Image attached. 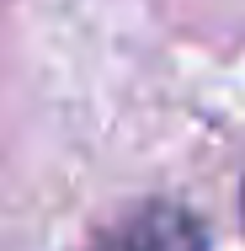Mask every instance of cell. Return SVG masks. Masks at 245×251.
I'll return each instance as SVG.
<instances>
[{
  "label": "cell",
  "mask_w": 245,
  "mask_h": 251,
  "mask_svg": "<svg viewBox=\"0 0 245 251\" xmlns=\"http://www.w3.org/2000/svg\"><path fill=\"white\" fill-rule=\"evenodd\" d=\"M80 251H208V230L192 208L155 198V203L128 208L107 230H96Z\"/></svg>",
  "instance_id": "obj_1"
},
{
  "label": "cell",
  "mask_w": 245,
  "mask_h": 251,
  "mask_svg": "<svg viewBox=\"0 0 245 251\" xmlns=\"http://www.w3.org/2000/svg\"><path fill=\"white\" fill-rule=\"evenodd\" d=\"M240 219H245V187H240Z\"/></svg>",
  "instance_id": "obj_2"
}]
</instances>
